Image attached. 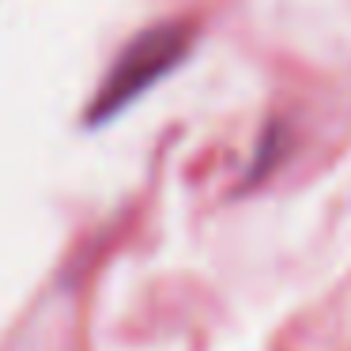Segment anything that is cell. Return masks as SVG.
I'll use <instances>...</instances> for the list:
<instances>
[{"label": "cell", "instance_id": "1", "mask_svg": "<svg viewBox=\"0 0 351 351\" xmlns=\"http://www.w3.org/2000/svg\"><path fill=\"white\" fill-rule=\"evenodd\" d=\"M193 42L189 23H155L144 34L125 46V53L117 57V64L110 69L106 84L99 87V99L91 106V121H106L117 110H125L136 95H144L159 76H167L178 61L185 57Z\"/></svg>", "mask_w": 351, "mask_h": 351}]
</instances>
